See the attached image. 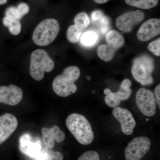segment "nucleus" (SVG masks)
Here are the masks:
<instances>
[{"label": "nucleus", "mask_w": 160, "mask_h": 160, "mask_svg": "<svg viewBox=\"0 0 160 160\" xmlns=\"http://www.w3.org/2000/svg\"><path fill=\"white\" fill-rule=\"evenodd\" d=\"M66 125L80 144L86 146L92 142L94 134L91 125L82 115L75 113L69 115L66 119Z\"/></svg>", "instance_id": "f257e3e1"}, {"label": "nucleus", "mask_w": 160, "mask_h": 160, "mask_svg": "<svg viewBox=\"0 0 160 160\" xmlns=\"http://www.w3.org/2000/svg\"><path fill=\"white\" fill-rule=\"evenodd\" d=\"M81 75L78 67L71 66L67 67L62 74L58 75L53 80L52 89L56 94L62 97H67L74 94L77 91L75 82Z\"/></svg>", "instance_id": "f03ea898"}, {"label": "nucleus", "mask_w": 160, "mask_h": 160, "mask_svg": "<svg viewBox=\"0 0 160 160\" xmlns=\"http://www.w3.org/2000/svg\"><path fill=\"white\" fill-rule=\"evenodd\" d=\"M154 69L153 58L148 55L143 54L135 59L131 72L135 79L141 85L149 86L154 82L152 74Z\"/></svg>", "instance_id": "7ed1b4c3"}, {"label": "nucleus", "mask_w": 160, "mask_h": 160, "mask_svg": "<svg viewBox=\"0 0 160 160\" xmlns=\"http://www.w3.org/2000/svg\"><path fill=\"white\" fill-rule=\"evenodd\" d=\"M54 67V62L44 49H36L32 53L29 72L33 79L41 81L44 78L45 72H50Z\"/></svg>", "instance_id": "20e7f679"}, {"label": "nucleus", "mask_w": 160, "mask_h": 160, "mask_svg": "<svg viewBox=\"0 0 160 160\" xmlns=\"http://www.w3.org/2000/svg\"><path fill=\"white\" fill-rule=\"evenodd\" d=\"M59 31V24L57 20L47 19L37 26L32 34V40L38 46H48L54 41Z\"/></svg>", "instance_id": "39448f33"}, {"label": "nucleus", "mask_w": 160, "mask_h": 160, "mask_svg": "<svg viewBox=\"0 0 160 160\" xmlns=\"http://www.w3.org/2000/svg\"><path fill=\"white\" fill-rule=\"evenodd\" d=\"M106 45H102L98 48V55L100 59L106 62L111 61L116 52L124 46L125 40L122 35L115 30H110L106 33Z\"/></svg>", "instance_id": "423d86ee"}, {"label": "nucleus", "mask_w": 160, "mask_h": 160, "mask_svg": "<svg viewBox=\"0 0 160 160\" xmlns=\"http://www.w3.org/2000/svg\"><path fill=\"white\" fill-rule=\"evenodd\" d=\"M151 141L146 137L134 138L125 149L126 160H140L149 152Z\"/></svg>", "instance_id": "0eeeda50"}, {"label": "nucleus", "mask_w": 160, "mask_h": 160, "mask_svg": "<svg viewBox=\"0 0 160 160\" xmlns=\"http://www.w3.org/2000/svg\"><path fill=\"white\" fill-rule=\"evenodd\" d=\"M137 106L144 115L152 117L156 112V102L154 93L145 88H140L136 96Z\"/></svg>", "instance_id": "6e6552de"}, {"label": "nucleus", "mask_w": 160, "mask_h": 160, "mask_svg": "<svg viewBox=\"0 0 160 160\" xmlns=\"http://www.w3.org/2000/svg\"><path fill=\"white\" fill-rule=\"evenodd\" d=\"M145 13L141 10L129 11L119 16L116 21L117 27L124 32H131L133 28L142 22Z\"/></svg>", "instance_id": "1a4fd4ad"}, {"label": "nucleus", "mask_w": 160, "mask_h": 160, "mask_svg": "<svg viewBox=\"0 0 160 160\" xmlns=\"http://www.w3.org/2000/svg\"><path fill=\"white\" fill-rule=\"evenodd\" d=\"M19 148L24 154L36 158L42 149V141L39 138L25 133L20 138Z\"/></svg>", "instance_id": "9d476101"}, {"label": "nucleus", "mask_w": 160, "mask_h": 160, "mask_svg": "<svg viewBox=\"0 0 160 160\" xmlns=\"http://www.w3.org/2000/svg\"><path fill=\"white\" fill-rule=\"evenodd\" d=\"M112 114L121 124V129L124 134L130 135L133 133L136 122L129 110L120 107H116L112 111Z\"/></svg>", "instance_id": "9b49d317"}, {"label": "nucleus", "mask_w": 160, "mask_h": 160, "mask_svg": "<svg viewBox=\"0 0 160 160\" xmlns=\"http://www.w3.org/2000/svg\"><path fill=\"white\" fill-rule=\"evenodd\" d=\"M23 92L19 87L10 84L9 86H0V103L16 106L21 102Z\"/></svg>", "instance_id": "f8f14e48"}, {"label": "nucleus", "mask_w": 160, "mask_h": 160, "mask_svg": "<svg viewBox=\"0 0 160 160\" xmlns=\"http://www.w3.org/2000/svg\"><path fill=\"white\" fill-rule=\"evenodd\" d=\"M160 33V19L153 18L146 21L141 26L138 32L137 37L141 42H146Z\"/></svg>", "instance_id": "ddd939ff"}, {"label": "nucleus", "mask_w": 160, "mask_h": 160, "mask_svg": "<svg viewBox=\"0 0 160 160\" xmlns=\"http://www.w3.org/2000/svg\"><path fill=\"white\" fill-rule=\"evenodd\" d=\"M18 126L17 119L13 114L6 113L0 117V144L10 137Z\"/></svg>", "instance_id": "4468645a"}, {"label": "nucleus", "mask_w": 160, "mask_h": 160, "mask_svg": "<svg viewBox=\"0 0 160 160\" xmlns=\"http://www.w3.org/2000/svg\"><path fill=\"white\" fill-rule=\"evenodd\" d=\"M99 36L96 32L89 30L82 33L80 42L83 46L91 47L94 46L98 42Z\"/></svg>", "instance_id": "2eb2a0df"}, {"label": "nucleus", "mask_w": 160, "mask_h": 160, "mask_svg": "<svg viewBox=\"0 0 160 160\" xmlns=\"http://www.w3.org/2000/svg\"><path fill=\"white\" fill-rule=\"evenodd\" d=\"M159 0H125L129 6L137 7L140 9H148L155 7Z\"/></svg>", "instance_id": "dca6fc26"}, {"label": "nucleus", "mask_w": 160, "mask_h": 160, "mask_svg": "<svg viewBox=\"0 0 160 160\" xmlns=\"http://www.w3.org/2000/svg\"><path fill=\"white\" fill-rule=\"evenodd\" d=\"M131 84V81L128 79H126L122 82L119 90L116 92L121 101H126L130 97L132 93V90L130 88Z\"/></svg>", "instance_id": "f3484780"}, {"label": "nucleus", "mask_w": 160, "mask_h": 160, "mask_svg": "<svg viewBox=\"0 0 160 160\" xmlns=\"http://www.w3.org/2000/svg\"><path fill=\"white\" fill-rule=\"evenodd\" d=\"M75 26L79 31L83 32L90 24V19L87 13L81 12L78 13L74 19Z\"/></svg>", "instance_id": "a211bd4d"}, {"label": "nucleus", "mask_w": 160, "mask_h": 160, "mask_svg": "<svg viewBox=\"0 0 160 160\" xmlns=\"http://www.w3.org/2000/svg\"><path fill=\"white\" fill-rule=\"evenodd\" d=\"M42 132L44 146L49 149H52L55 145V139L51 128H43Z\"/></svg>", "instance_id": "6ab92c4d"}, {"label": "nucleus", "mask_w": 160, "mask_h": 160, "mask_svg": "<svg viewBox=\"0 0 160 160\" xmlns=\"http://www.w3.org/2000/svg\"><path fill=\"white\" fill-rule=\"evenodd\" d=\"M82 32L79 31L75 25H72L68 28L67 31V39L70 42L75 43L79 41Z\"/></svg>", "instance_id": "aec40b11"}, {"label": "nucleus", "mask_w": 160, "mask_h": 160, "mask_svg": "<svg viewBox=\"0 0 160 160\" xmlns=\"http://www.w3.org/2000/svg\"><path fill=\"white\" fill-rule=\"evenodd\" d=\"M105 101L106 104L109 107L115 108L120 106L121 104V100L116 93L110 92L109 94L107 95L105 98Z\"/></svg>", "instance_id": "412c9836"}, {"label": "nucleus", "mask_w": 160, "mask_h": 160, "mask_svg": "<svg viewBox=\"0 0 160 160\" xmlns=\"http://www.w3.org/2000/svg\"><path fill=\"white\" fill-rule=\"evenodd\" d=\"M78 160H100L98 153L92 150L86 151L78 158Z\"/></svg>", "instance_id": "4be33fe9"}, {"label": "nucleus", "mask_w": 160, "mask_h": 160, "mask_svg": "<svg viewBox=\"0 0 160 160\" xmlns=\"http://www.w3.org/2000/svg\"><path fill=\"white\" fill-rule=\"evenodd\" d=\"M51 129L54 136V139L57 142L60 143L64 141L66 138V136L64 132L60 129L59 127L54 125L52 126Z\"/></svg>", "instance_id": "5701e85b"}, {"label": "nucleus", "mask_w": 160, "mask_h": 160, "mask_svg": "<svg viewBox=\"0 0 160 160\" xmlns=\"http://www.w3.org/2000/svg\"><path fill=\"white\" fill-rule=\"evenodd\" d=\"M99 27L101 32L103 34L107 33L110 29V24L109 18L107 17H103L99 21Z\"/></svg>", "instance_id": "b1692460"}, {"label": "nucleus", "mask_w": 160, "mask_h": 160, "mask_svg": "<svg viewBox=\"0 0 160 160\" xmlns=\"http://www.w3.org/2000/svg\"><path fill=\"white\" fill-rule=\"evenodd\" d=\"M6 17L18 21L22 18L20 15L19 12L17 7L13 6H11L7 9L6 12Z\"/></svg>", "instance_id": "393cba45"}, {"label": "nucleus", "mask_w": 160, "mask_h": 160, "mask_svg": "<svg viewBox=\"0 0 160 160\" xmlns=\"http://www.w3.org/2000/svg\"><path fill=\"white\" fill-rule=\"evenodd\" d=\"M160 38H159L149 43L148 48L150 52L157 56L160 55Z\"/></svg>", "instance_id": "a878e982"}, {"label": "nucleus", "mask_w": 160, "mask_h": 160, "mask_svg": "<svg viewBox=\"0 0 160 160\" xmlns=\"http://www.w3.org/2000/svg\"><path fill=\"white\" fill-rule=\"evenodd\" d=\"M47 160H63L64 156L59 152L54 151L51 149L47 148Z\"/></svg>", "instance_id": "bb28decb"}, {"label": "nucleus", "mask_w": 160, "mask_h": 160, "mask_svg": "<svg viewBox=\"0 0 160 160\" xmlns=\"http://www.w3.org/2000/svg\"><path fill=\"white\" fill-rule=\"evenodd\" d=\"M22 29V25L18 20H15L12 26L9 27V31L13 35H18L20 33Z\"/></svg>", "instance_id": "cd10ccee"}, {"label": "nucleus", "mask_w": 160, "mask_h": 160, "mask_svg": "<svg viewBox=\"0 0 160 160\" xmlns=\"http://www.w3.org/2000/svg\"><path fill=\"white\" fill-rule=\"evenodd\" d=\"M18 9L20 15L22 18L25 15L27 14L29 10V6L25 3H21L19 4L18 6Z\"/></svg>", "instance_id": "c85d7f7f"}, {"label": "nucleus", "mask_w": 160, "mask_h": 160, "mask_svg": "<svg viewBox=\"0 0 160 160\" xmlns=\"http://www.w3.org/2000/svg\"><path fill=\"white\" fill-rule=\"evenodd\" d=\"M104 16L102 12L100 10H96L92 14V19L93 22H98Z\"/></svg>", "instance_id": "c756f323"}, {"label": "nucleus", "mask_w": 160, "mask_h": 160, "mask_svg": "<svg viewBox=\"0 0 160 160\" xmlns=\"http://www.w3.org/2000/svg\"><path fill=\"white\" fill-rule=\"evenodd\" d=\"M154 94L155 96L156 102L158 105L159 108H160V85L159 84L158 86L155 87L154 89Z\"/></svg>", "instance_id": "7c9ffc66"}, {"label": "nucleus", "mask_w": 160, "mask_h": 160, "mask_svg": "<svg viewBox=\"0 0 160 160\" xmlns=\"http://www.w3.org/2000/svg\"><path fill=\"white\" fill-rule=\"evenodd\" d=\"M15 21V20L6 16L3 19V24H4V26H6V27H9L10 26H12Z\"/></svg>", "instance_id": "2f4dec72"}, {"label": "nucleus", "mask_w": 160, "mask_h": 160, "mask_svg": "<svg viewBox=\"0 0 160 160\" xmlns=\"http://www.w3.org/2000/svg\"><path fill=\"white\" fill-rule=\"evenodd\" d=\"M98 4H104V3L107 2L109 0H94Z\"/></svg>", "instance_id": "473e14b6"}, {"label": "nucleus", "mask_w": 160, "mask_h": 160, "mask_svg": "<svg viewBox=\"0 0 160 160\" xmlns=\"http://www.w3.org/2000/svg\"><path fill=\"white\" fill-rule=\"evenodd\" d=\"M111 92V90L109 89H106L104 90V94H106V95H108Z\"/></svg>", "instance_id": "72a5a7b5"}, {"label": "nucleus", "mask_w": 160, "mask_h": 160, "mask_svg": "<svg viewBox=\"0 0 160 160\" xmlns=\"http://www.w3.org/2000/svg\"><path fill=\"white\" fill-rule=\"evenodd\" d=\"M7 0H0V5H4L7 2Z\"/></svg>", "instance_id": "f704fd0d"}, {"label": "nucleus", "mask_w": 160, "mask_h": 160, "mask_svg": "<svg viewBox=\"0 0 160 160\" xmlns=\"http://www.w3.org/2000/svg\"><path fill=\"white\" fill-rule=\"evenodd\" d=\"M86 80H88V81H89V80H90V79H91V77L89 76H86Z\"/></svg>", "instance_id": "c9c22d12"}, {"label": "nucleus", "mask_w": 160, "mask_h": 160, "mask_svg": "<svg viewBox=\"0 0 160 160\" xmlns=\"http://www.w3.org/2000/svg\"><path fill=\"white\" fill-rule=\"evenodd\" d=\"M92 92H92V93H95V91H92Z\"/></svg>", "instance_id": "e433bc0d"}, {"label": "nucleus", "mask_w": 160, "mask_h": 160, "mask_svg": "<svg viewBox=\"0 0 160 160\" xmlns=\"http://www.w3.org/2000/svg\"><path fill=\"white\" fill-rule=\"evenodd\" d=\"M146 120H147V121H148V120H149V119H146Z\"/></svg>", "instance_id": "4c0bfd02"}]
</instances>
